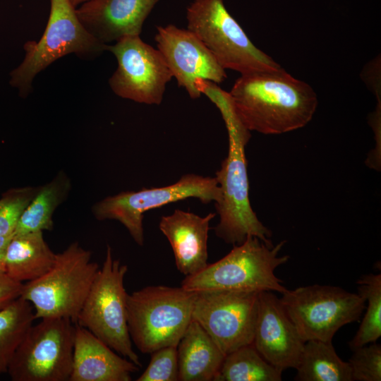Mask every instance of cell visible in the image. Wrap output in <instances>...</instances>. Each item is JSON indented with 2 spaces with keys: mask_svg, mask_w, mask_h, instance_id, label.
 I'll use <instances>...</instances> for the list:
<instances>
[{
  "mask_svg": "<svg viewBox=\"0 0 381 381\" xmlns=\"http://www.w3.org/2000/svg\"><path fill=\"white\" fill-rule=\"evenodd\" d=\"M229 93L243 125L262 134L301 128L318 107L313 89L282 68L241 75Z\"/></svg>",
  "mask_w": 381,
  "mask_h": 381,
  "instance_id": "cell-1",
  "label": "cell"
},
{
  "mask_svg": "<svg viewBox=\"0 0 381 381\" xmlns=\"http://www.w3.org/2000/svg\"><path fill=\"white\" fill-rule=\"evenodd\" d=\"M214 104L222 114L229 135L228 155L215 177L221 190L220 200L215 203L219 216L215 234L234 246L241 244L248 236L272 246V232L258 219L249 200L245 147L250 138V131L240 121L229 97H220Z\"/></svg>",
  "mask_w": 381,
  "mask_h": 381,
  "instance_id": "cell-2",
  "label": "cell"
},
{
  "mask_svg": "<svg viewBox=\"0 0 381 381\" xmlns=\"http://www.w3.org/2000/svg\"><path fill=\"white\" fill-rule=\"evenodd\" d=\"M284 243L269 246L255 236H248L224 258L207 264L195 274L186 276L181 286L193 292L270 291L283 294L287 289L274 271L289 259V255H279Z\"/></svg>",
  "mask_w": 381,
  "mask_h": 381,
  "instance_id": "cell-3",
  "label": "cell"
},
{
  "mask_svg": "<svg viewBox=\"0 0 381 381\" xmlns=\"http://www.w3.org/2000/svg\"><path fill=\"white\" fill-rule=\"evenodd\" d=\"M195 292L149 286L127 295L126 318L132 343L143 353L177 346L192 320Z\"/></svg>",
  "mask_w": 381,
  "mask_h": 381,
  "instance_id": "cell-4",
  "label": "cell"
},
{
  "mask_svg": "<svg viewBox=\"0 0 381 381\" xmlns=\"http://www.w3.org/2000/svg\"><path fill=\"white\" fill-rule=\"evenodd\" d=\"M99 269L90 251L73 242L56 253L46 273L23 283L20 297L32 306L35 320L61 318L76 323Z\"/></svg>",
  "mask_w": 381,
  "mask_h": 381,
  "instance_id": "cell-5",
  "label": "cell"
},
{
  "mask_svg": "<svg viewBox=\"0 0 381 381\" xmlns=\"http://www.w3.org/2000/svg\"><path fill=\"white\" fill-rule=\"evenodd\" d=\"M47 24L40 40L24 44L25 58L11 73V84L26 95L34 78L52 63L69 54L94 58L108 44L94 37L83 26L70 0H50Z\"/></svg>",
  "mask_w": 381,
  "mask_h": 381,
  "instance_id": "cell-6",
  "label": "cell"
},
{
  "mask_svg": "<svg viewBox=\"0 0 381 381\" xmlns=\"http://www.w3.org/2000/svg\"><path fill=\"white\" fill-rule=\"evenodd\" d=\"M186 20L187 29L225 70L244 75L282 68L254 45L223 0H193L186 9Z\"/></svg>",
  "mask_w": 381,
  "mask_h": 381,
  "instance_id": "cell-7",
  "label": "cell"
},
{
  "mask_svg": "<svg viewBox=\"0 0 381 381\" xmlns=\"http://www.w3.org/2000/svg\"><path fill=\"white\" fill-rule=\"evenodd\" d=\"M126 265L114 259L107 246L102 266L97 272L78 317L77 324L87 329L121 356L138 367L142 363L133 348L126 318Z\"/></svg>",
  "mask_w": 381,
  "mask_h": 381,
  "instance_id": "cell-8",
  "label": "cell"
},
{
  "mask_svg": "<svg viewBox=\"0 0 381 381\" xmlns=\"http://www.w3.org/2000/svg\"><path fill=\"white\" fill-rule=\"evenodd\" d=\"M280 301L305 341L332 342L344 325L358 321L365 301L341 287L313 284L287 289Z\"/></svg>",
  "mask_w": 381,
  "mask_h": 381,
  "instance_id": "cell-9",
  "label": "cell"
},
{
  "mask_svg": "<svg viewBox=\"0 0 381 381\" xmlns=\"http://www.w3.org/2000/svg\"><path fill=\"white\" fill-rule=\"evenodd\" d=\"M75 323L67 318H43L32 325L8 368L13 381H69Z\"/></svg>",
  "mask_w": 381,
  "mask_h": 381,
  "instance_id": "cell-10",
  "label": "cell"
},
{
  "mask_svg": "<svg viewBox=\"0 0 381 381\" xmlns=\"http://www.w3.org/2000/svg\"><path fill=\"white\" fill-rule=\"evenodd\" d=\"M188 198H198L205 204L219 202L221 190L216 178L186 174L175 183L167 186L123 191L97 202L92 207V214L100 221H119L135 242L143 246L144 213Z\"/></svg>",
  "mask_w": 381,
  "mask_h": 381,
  "instance_id": "cell-11",
  "label": "cell"
},
{
  "mask_svg": "<svg viewBox=\"0 0 381 381\" xmlns=\"http://www.w3.org/2000/svg\"><path fill=\"white\" fill-rule=\"evenodd\" d=\"M260 291L195 292L192 319L224 356L253 343Z\"/></svg>",
  "mask_w": 381,
  "mask_h": 381,
  "instance_id": "cell-12",
  "label": "cell"
},
{
  "mask_svg": "<svg viewBox=\"0 0 381 381\" xmlns=\"http://www.w3.org/2000/svg\"><path fill=\"white\" fill-rule=\"evenodd\" d=\"M116 57L117 68L109 80L119 97L146 104L162 103L167 85L173 75L157 49L140 35L126 36L107 45Z\"/></svg>",
  "mask_w": 381,
  "mask_h": 381,
  "instance_id": "cell-13",
  "label": "cell"
},
{
  "mask_svg": "<svg viewBox=\"0 0 381 381\" xmlns=\"http://www.w3.org/2000/svg\"><path fill=\"white\" fill-rule=\"evenodd\" d=\"M155 40L178 85L191 99L201 95L195 85L198 79L219 84L226 78L225 69L190 30L172 24L157 26Z\"/></svg>",
  "mask_w": 381,
  "mask_h": 381,
  "instance_id": "cell-14",
  "label": "cell"
},
{
  "mask_svg": "<svg viewBox=\"0 0 381 381\" xmlns=\"http://www.w3.org/2000/svg\"><path fill=\"white\" fill-rule=\"evenodd\" d=\"M305 342L280 299L273 291H260L253 341L258 353L282 372L296 369Z\"/></svg>",
  "mask_w": 381,
  "mask_h": 381,
  "instance_id": "cell-15",
  "label": "cell"
},
{
  "mask_svg": "<svg viewBox=\"0 0 381 381\" xmlns=\"http://www.w3.org/2000/svg\"><path fill=\"white\" fill-rule=\"evenodd\" d=\"M159 0H90L76 8L86 30L107 44L126 36L140 35Z\"/></svg>",
  "mask_w": 381,
  "mask_h": 381,
  "instance_id": "cell-16",
  "label": "cell"
},
{
  "mask_svg": "<svg viewBox=\"0 0 381 381\" xmlns=\"http://www.w3.org/2000/svg\"><path fill=\"white\" fill-rule=\"evenodd\" d=\"M215 216L213 212L200 217L175 210L162 217L159 229L171 244L178 270L185 276L195 274L207 265L210 222Z\"/></svg>",
  "mask_w": 381,
  "mask_h": 381,
  "instance_id": "cell-17",
  "label": "cell"
},
{
  "mask_svg": "<svg viewBox=\"0 0 381 381\" xmlns=\"http://www.w3.org/2000/svg\"><path fill=\"white\" fill-rule=\"evenodd\" d=\"M139 368L75 323L69 381H130Z\"/></svg>",
  "mask_w": 381,
  "mask_h": 381,
  "instance_id": "cell-18",
  "label": "cell"
},
{
  "mask_svg": "<svg viewBox=\"0 0 381 381\" xmlns=\"http://www.w3.org/2000/svg\"><path fill=\"white\" fill-rule=\"evenodd\" d=\"M179 380L214 381L225 356L192 319L177 345Z\"/></svg>",
  "mask_w": 381,
  "mask_h": 381,
  "instance_id": "cell-19",
  "label": "cell"
},
{
  "mask_svg": "<svg viewBox=\"0 0 381 381\" xmlns=\"http://www.w3.org/2000/svg\"><path fill=\"white\" fill-rule=\"evenodd\" d=\"M55 258L43 231L13 234L6 253V275L23 284L35 280L51 268Z\"/></svg>",
  "mask_w": 381,
  "mask_h": 381,
  "instance_id": "cell-20",
  "label": "cell"
},
{
  "mask_svg": "<svg viewBox=\"0 0 381 381\" xmlns=\"http://www.w3.org/2000/svg\"><path fill=\"white\" fill-rule=\"evenodd\" d=\"M71 187V181L63 171L48 183L40 186L20 217L13 234L52 231L54 226V212L65 200Z\"/></svg>",
  "mask_w": 381,
  "mask_h": 381,
  "instance_id": "cell-21",
  "label": "cell"
},
{
  "mask_svg": "<svg viewBox=\"0 0 381 381\" xmlns=\"http://www.w3.org/2000/svg\"><path fill=\"white\" fill-rule=\"evenodd\" d=\"M296 369L298 381H352L350 365L339 357L332 341H306Z\"/></svg>",
  "mask_w": 381,
  "mask_h": 381,
  "instance_id": "cell-22",
  "label": "cell"
},
{
  "mask_svg": "<svg viewBox=\"0 0 381 381\" xmlns=\"http://www.w3.org/2000/svg\"><path fill=\"white\" fill-rule=\"evenodd\" d=\"M282 375L252 343L225 356L214 381H280Z\"/></svg>",
  "mask_w": 381,
  "mask_h": 381,
  "instance_id": "cell-23",
  "label": "cell"
},
{
  "mask_svg": "<svg viewBox=\"0 0 381 381\" xmlns=\"http://www.w3.org/2000/svg\"><path fill=\"white\" fill-rule=\"evenodd\" d=\"M35 320L32 306L21 297L0 310V375L7 373L19 344Z\"/></svg>",
  "mask_w": 381,
  "mask_h": 381,
  "instance_id": "cell-24",
  "label": "cell"
},
{
  "mask_svg": "<svg viewBox=\"0 0 381 381\" xmlns=\"http://www.w3.org/2000/svg\"><path fill=\"white\" fill-rule=\"evenodd\" d=\"M358 294L367 302L358 329L349 346L353 349L376 342L381 336V274L370 273L357 281Z\"/></svg>",
  "mask_w": 381,
  "mask_h": 381,
  "instance_id": "cell-25",
  "label": "cell"
},
{
  "mask_svg": "<svg viewBox=\"0 0 381 381\" xmlns=\"http://www.w3.org/2000/svg\"><path fill=\"white\" fill-rule=\"evenodd\" d=\"M39 187L12 188L0 199V236L13 234L20 217L32 200Z\"/></svg>",
  "mask_w": 381,
  "mask_h": 381,
  "instance_id": "cell-26",
  "label": "cell"
},
{
  "mask_svg": "<svg viewBox=\"0 0 381 381\" xmlns=\"http://www.w3.org/2000/svg\"><path fill=\"white\" fill-rule=\"evenodd\" d=\"M348 363L352 381L381 380L380 344L373 342L353 349Z\"/></svg>",
  "mask_w": 381,
  "mask_h": 381,
  "instance_id": "cell-27",
  "label": "cell"
},
{
  "mask_svg": "<svg viewBox=\"0 0 381 381\" xmlns=\"http://www.w3.org/2000/svg\"><path fill=\"white\" fill-rule=\"evenodd\" d=\"M151 353L147 368L137 381L179 380L177 346H165Z\"/></svg>",
  "mask_w": 381,
  "mask_h": 381,
  "instance_id": "cell-28",
  "label": "cell"
},
{
  "mask_svg": "<svg viewBox=\"0 0 381 381\" xmlns=\"http://www.w3.org/2000/svg\"><path fill=\"white\" fill-rule=\"evenodd\" d=\"M23 284L6 275L0 277V310L20 297Z\"/></svg>",
  "mask_w": 381,
  "mask_h": 381,
  "instance_id": "cell-29",
  "label": "cell"
},
{
  "mask_svg": "<svg viewBox=\"0 0 381 381\" xmlns=\"http://www.w3.org/2000/svg\"><path fill=\"white\" fill-rule=\"evenodd\" d=\"M13 235L0 236V277L6 275V253L8 244Z\"/></svg>",
  "mask_w": 381,
  "mask_h": 381,
  "instance_id": "cell-30",
  "label": "cell"
},
{
  "mask_svg": "<svg viewBox=\"0 0 381 381\" xmlns=\"http://www.w3.org/2000/svg\"><path fill=\"white\" fill-rule=\"evenodd\" d=\"M90 0H70L71 4L76 8L77 6L83 4V3H85Z\"/></svg>",
  "mask_w": 381,
  "mask_h": 381,
  "instance_id": "cell-31",
  "label": "cell"
}]
</instances>
